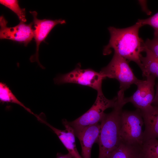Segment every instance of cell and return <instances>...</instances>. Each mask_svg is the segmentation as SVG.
Returning a JSON list of instances; mask_svg holds the SVG:
<instances>
[{"label":"cell","instance_id":"6da1fadb","mask_svg":"<svg viewBox=\"0 0 158 158\" xmlns=\"http://www.w3.org/2000/svg\"><path fill=\"white\" fill-rule=\"evenodd\" d=\"M142 26L137 21L135 25L125 28H108L110 38L108 44L104 48L103 54H110L113 49L114 53L127 61L134 62L141 68V53L145 51V42L138 34L139 29Z\"/></svg>","mask_w":158,"mask_h":158},{"label":"cell","instance_id":"7a4b0ae2","mask_svg":"<svg viewBox=\"0 0 158 158\" xmlns=\"http://www.w3.org/2000/svg\"><path fill=\"white\" fill-rule=\"evenodd\" d=\"M117 101L112 111L105 113L100 122V130L97 143L99 146L98 158H109L121 141L120 121L122 108L126 104L124 93H117Z\"/></svg>","mask_w":158,"mask_h":158},{"label":"cell","instance_id":"3957f363","mask_svg":"<svg viewBox=\"0 0 158 158\" xmlns=\"http://www.w3.org/2000/svg\"><path fill=\"white\" fill-rule=\"evenodd\" d=\"M117 101V97L109 99L105 97L102 90L97 91L95 101L90 109L74 120L69 121L75 133L87 127L100 123L105 114L104 111L109 108H114Z\"/></svg>","mask_w":158,"mask_h":158},{"label":"cell","instance_id":"277c9868","mask_svg":"<svg viewBox=\"0 0 158 158\" xmlns=\"http://www.w3.org/2000/svg\"><path fill=\"white\" fill-rule=\"evenodd\" d=\"M144 123L140 110L123 111L120 121L121 140L129 144L142 146Z\"/></svg>","mask_w":158,"mask_h":158},{"label":"cell","instance_id":"5b68a950","mask_svg":"<svg viewBox=\"0 0 158 158\" xmlns=\"http://www.w3.org/2000/svg\"><path fill=\"white\" fill-rule=\"evenodd\" d=\"M106 78L100 72L90 68L82 69L78 65L72 71L58 75L54 80L57 85L75 83L91 87L98 91L102 90V81Z\"/></svg>","mask_w":158,"mask_h":158},{"label":"cell","instance_id":"8992f818","mask_svg":"<svg viewBox=\"0 0 158 158\" xmlns=\"http://www.w3.org/2000/svg\"><path fill=\"white\" fill-rule=\"evenodd\" d=\"M106 78L116 79L119 83L120 90L125 91L133 84H135L138 79L134 75L128 61L114 53L108 64L100 72Z\"/></svg>","mask_w":158,"mask_h":158},{"label":"cell","instance_id":"52a82bcc","mask_svg":"<svg viewBox=\"0 0 158 158\" xmlns=\"http://www.w3.org/2000/svg\"><path fill=\"white\" fill-rule=\"evenodd\" d=\"M146 79H138L135 83L137 89L130 97L125 98L126 103L130 102L140 110L146 109L152 105L155 94L154 87L156 77L152 75L146 77Z\"/></svg>","mask_w":158,"mask_h":158},{"label":"cell","instance_id":"ba28073f","mask_svg":"<svg viewBox=\"0 0 158 158\" xmlns=\"http://www.w3.org/2000/svg\"><path fill=\"white\" fill-rule=\"evenodd\" d=\"M7 21L3 16L0 17V39H8L24 44L25 46L34 38V30L32 28L33 22L29 24L20 21L17 25L8 27Z\"/></svg>","mask_w":158,"mask_h":158},{"label":"cell","instance_id":"9c48e42d","mask_svg":"<svg viewBox=\"0 0 158 158\" xmlns=\"http://www.w3.org/2000/svg\"><path fill=\"white\" fill-rule=\"evenodd\" d=\"M32 15L35 29L34 30V38L36 44V50L35 54L31 56L30 60L31 62H36L42 68H45L40 63L39 59V50L40 43L44 41L52 29L56 25L65 23V20L59 19L54 20L44 19L40 20L37 18V13L35 11H30Z\"/></svg>","mask_w":158,"mask_h":158},{"label":"cell","instance_id":"30bf717a","mask_svg":"<svg viewBox=\"0 0 158 158\" xmlns=\"http://www.w3.org/2000/svg\"><path fill=\"white\" fill-rule=\"evenodd\" d=\"M40 121L48 126L56 135L73 158H83L77 149L74 130L70 125L69 121L65 119L62 120V123L65 128L64 130L57 129L43 119Z\"/></svg>","mask_w":158,"mask_h":158},{"label":"cell","instance_id":"8fae6325","mask_svg":"<svg viewBox=\"0 0 158 158\" xmlns=\"http://www.w3.org/2000/svg\"><path fill=\"white\" fill-rule=\"evenodd\" d=\"M100 130V123H99L75 133L80 141L83 158H91L92 148L93 145L97 142Z\"/></svg>","mask_w":158,"mask_h":158},{"label":"cell","instance_id":"7c38bea8","mask_svg":"<svg viewBox=\"0 0 158 158\" xmlns=\"http://www.w3.org/2000/svg\"><path fill=\"white\" fill-rule=\"evenodd\" d=\"M140 111L145 125L143 143L150 139H158V107L152 105Z\"/></svg>","mask_w":158,"mask_h":158},{"label":"cell","instance_id":"4fadbf2b","mask_svg":"<svg viewBox=\"0 0 158 158\" xmlns=\"http://www.w3.org/2000/svg\"><path fill=\"white\" fill-rule=\"evenodd\" d=\"M145 51L146 56L144 57L141 55L140 57L142 65L140 69L142 75L146 77L151 75L158 78V57L145 46Z\"/></svg>","mask_w":158,"mask_h":158},{"label":"cell","instance_id":"5bb4252c","mask_svg":"<svg viewBox=\"0 0 158 158\" xmlns=\"http://www.w3.org/2000/svg\"><path fill=\"white\" fill-rule=\"evenodd\" d=\"M141 146L129 144L121 140L109 158H141Z\"/></svg>","mask_w":158,"mask_h":158},{"label":"cell","instance_id":"9a60e30c","mask_svg":"<svg viewBox=\"0 0 158 158\" xmlns=\"http://www.w3.org/2000/svg\"><path fill=\"white\" fill-rule=\"evenodd\" d=\"M0 100L1 102L3 103H11L17 104L22 107L30 114L34 115L37 118L39 117V116L34 114L30 109L19 101L8 86L2 82L0 83Z\"/></svg>","mask_w":158,"mask_h":158},{"label":"cell","instance_id":"2e32d148","mask_svg":"<svg viewBox=\"0 0 158 158\" xmlns=\"http://www.w3.org/2000/svg\"><path fill=\"white\" fill-rule=\"evenodd\" d=\"M140 156L141 158H158V140L151 139L144 142Z\"/></svg>","mask_w":158,"mask_h":158},{"label":"cell","instance_id":"e0dca14e","mask_svg":"<svg viewBox=\"0 0 158 158\" xmlns=\"http://www.w3.org/2000/svg\"><path fill=\"white\" fill-rule=\"evenodd\" d=\"M18 1L17 0H0V3L8 8L18 16L20 21L25 22L27 20L25 18V11L24 8H22L20 7Z\"/></svg>","mask_w":158,"mask_h":158},{"label":"cell","instance_id":"ac0fdd59","mask_svg":"<svg viewBox=\"0 0 158 158\" xmlns=\"http://www.w3.org/2000/svg\"><path fill=\"white\" fill-rule=\"evenodd\" d=\"M138 21L143 26L148 25L152 27L154 30V37H158V12L150 17L144 19H139Z\"/></svg>","mask_w":158,"mask_h":158},{"label":"cell","instance_id":"d6986e66","mask_svg":"<svg viewBox=\"0 0 158 158\" xmlns=\"http://www.w3.org/2000/svg\"><path fill=\"white\" fill-rule=\"evenodd\" d=\"M145 47L158 57V37L152 40L147 39L145 42Z\"/></svg>","mask_w":158,"mask_h":158},{"label":"cell","instance_id":"ffe728a7","mask_svg":"<svg viewBox=\"0 0 158 158\" xmlns=\"http://www.w3.org/2000/svg\"><path fill=\"white\" fill-rule=\"evenodd\" d=\"M152 105L158 107V82L156 85V92L152 103Z\"/></svg>","mask_w":158,"mask_h":158},{"label":"cell","instance_id":"44dd1931","mask_svg":"<svg viewBox=\"0 0 158 158\" xmlns=\"http://www.w3.org/2000/svg\"><path fill=\"white\" fill-rule=\"evenodd\" d=\"M56 157V158H73L72 156L69 153L66 154L58 153Z\"/></svg>","mask_w":158,"mask_h":158}]
</instances>
